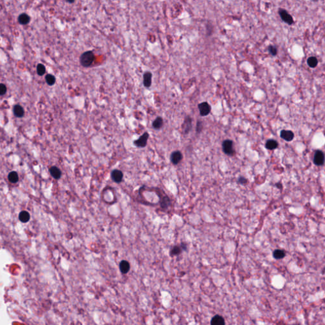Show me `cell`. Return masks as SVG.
I'll return each mask as SVG.
<instances>
[{
    "mask_svg": "<svg viewBox=\"0 0 325 325\" xmlns=\"http://www.w3.org/2000/svg\"><path fill=\"white\" fill-rule=\"evenodd\" d=\"M163 125V120L161 117H157L153 123V127L156 130H159L161 128Z\"/></svg>",
    "mask_w": 325,
    "mask_h": 325,
    "instance_id": "cell-17",
    "label": "cell"
},
{
    "mask_svg": "<svg viewBox=\"0 0 325 325\" xmlns=\"http://www.w3.org/2000/svg\"><path fill=\"white\" fill-rule=\"evenodd\" d=\"M238 182L240 183L241 184H244L247 182V180L246 179H244V177H240L239 179H238Z\"/></svg>",
    "mask_w": 325,
    "mask_h": 325,
    "instance_id": "cell-29",
    "label": "cell"
},
{
    "mask_svg": "<svg viewBox=\"0 0 325 325\" xmlns=\"http://www.w3.org/2000/svg\"><path fill=\"white\" fill-rule=\"evenodd\" d=\"M198 109L199 111V114L201 116H208L211 112V107L209 104L207 102L200 103L198 104Z\"/></svg>",
    "mask_w": 325,
    "mask_h": 325,
    "instance_id": "cell-3",
    "label": "cell"
},
{
    "mask_svg": "<svg viewBox=\"0 0 325 325\" xmlns=\"http://www.w3.org/2000/svg\"><path fill=\"white\" fill-rule=\"evenodd\" d=\"M13 112L15 117L17 118H22L24 115V109L21 105L17 104L14 105L13 109Z\"/></svg>",
    "mask_w": 325,
    "mask_h": 325,
    "instance_id": "cell-10",
    "label": "cell"
},
{
    "mask_svg": "<svg viewBox=\"0 0 325 325\" xmlns=\"http://www.w3.org/2000/svg\"><path fill=\"white\" fill-rule=\"evenodd\" d=\"M36 70L38 75L41 76H43L46 72V68L43 64H38L36 67Z\"/></svg>",
    "mask_w": 325,
    "mask_h": 325,
    "instance_id": "cell-23",
    "label": "cell"
},
{
    "mask_svg": "<svg viewBox=\"0 0 325 325\" xmlns=\"http://www.w3.org/2000/svg\"><path fill=\"white\" fill-rule=\"evenodd\" d=\"M152 73L147 71L144 74L143 84L146 88H149L152 85Z\"/></svg>",
    "mask_w": 325,
    "mask_h": 325,
    "instance_id": "cell-8",
    "label": "cell"
},
{
    "mask_svg": "<svg viewBox=\"0 0 325 325\" xmlns=\"http://www.w3.org/2000/svg\"><path fill=\"white\" fill-rule=\"evenodd\" d=\"M268 50L269 53H271L272 55H276V54H277V49H276V48L274 46H269L268 48Z\"/></svg>",
    "mask_w": 325,
    "mask_h": 325,
    "instance_id": "cell-27",
    "label": "cell"
},
{
    "mask_svg": "<svg viewBox=\"0 0 325 325\" xmlns=\"http://www.w3.org/2000/svg\"><path fill=\"white\" fill-rule=\"evenodd\" d=\"M8 181L12 183H16L18 181V176L16 172H11L8 176Z\"/></svg>",
    "mask_w": 325,
    "mask_h": 325,
    "instance_id": "cell-20",
    "label": "cell"
},
{
    "mask_svg": "<svg viewBox=\"0 0 325 325\" xmlns=\"http://www.w3.org/2000/svg\"><path fill=\"white\" fill-rule=\"evenodd\" d=\"M149 135L147 132H145L142 135H141L139 139L134 141V144L137 147H144L146 146L147 143V140L149 139Z\"/></svg>",
    "mask_w": 325,
    "mask_h": 325,
    "instance_id": "cell-4",
    "label": "cell"
},
{
    "mask_svg": "<svg viewBox=\"0 0 325 325\" xmlns=\"http://www.w3.org/2000/svg\"><path fill=\"white\" fill-rule=\"evenodd\" d=\"M45 81L47 84L49 86L53 85L56 81V79L55 76L50 74H48L45 76Z\"/></svg>",
    "mask_w": 325,
    "mask_h": 325,
    "instance_id": "cell-21",
    "label": "cell"
},
{
    "mask_svg": "<svg viewBox=\"0 0 325 325\" xmlns=\"http://www.w3.org/2000/svg\"><path fill=\"white\" fill-rule=\"evenodd\" d=\"M273 256H274L276 259H281L285 257V253L283 250H276L273 253Z\"/></svg>",
    "mask_w": 325,
    "mask_h": 325,
    "instance_id": "cell-24",
    "label": "cell"
},
{
    "mask_svg": "<svg viewBox=\"0 0 325 325\" xmlns=\"http://www.w3.org/2000/svg\"><path fill=\"white\" fill-rule=\"evenodd\" d=\"M324 161V155L322 151H317L314 156V163L316 165H322Z\"/></svg>",
    "mask_w": 325,
    "mask_h": 325,
    "instance_id": "cell-6",
    "label": "cell"
},
{
    "mask_svg": "<svg viewBox=\"0 0 325 325\" xmlns=\"http://www.w3.org/2000/svg\"><path fill=\"white\" fill-rule=\"evenodd\" d=\"M318 61L315 57H311L307 59V64L311 68H314L317 65Z\"/></svg>",
    "mask_w": 325,
    "mask_h": 325,
    "instance_id": "cell-22",
    "label": "cell"
},
{
    "mask_svg": "<svg viewBox=\"0 0 325 325\" xmlns=\"http://www.w3.org/2000/svg\"><path fill=\"white\" fill-rule=\"evenodd\" d=\"M211 325H225L224 318L220 316H218V315H216V316L212 318L211 321Z\"/></svg>",
    "mask_w": 325,
    "mask_h": 325,
    "instance_id": "cell-14",
    "label": "cell"
},
{
    "mask_svg": "<svg viewBox=\"0 0 325 325\" xmlns=\"http://www.w3.org/2000/svg\"><path fill=\"white\" fill-rule=\"evenodd\" d=\"M130 268V263L127 262V260H122L120 262V269L122 273L123 274H127V273L129 271Z\"/></svg>",
    "mask_w": 325,
    "mask_h": 325,
    "instance_id": "cell-13",
    "label": "cell"
},
{
    "mask_svg": "<svg viewBox=\"0 0 325 325\" xmlns=\"http://www.w3.org/2000/svg\"><path fill=\"white\" fill-rule=\"evenodd\" d=\"M19 220H20L22 222L25 223L30 219V215L26 211H22L20 213H19Z\"/></svg>",
    "mask_w": 325,
    "mask_h": 325,
    "instance_id": "cell-16",
    "label": "cell"
},
{
    "mask_svg": "<svg viewBox=\"0 0 325 325\" xmlns=\"http://www.w3.org/2000/svg\"><path fill=\"white\" fill-rule=\"evenodd\" d=\"M222 149L225 154L228 156H233L234 153L233 142L231 140H226L222 143Z\"/></svg>",
    "mask_w": 325,
    "mask_h": 325,
    "instance_id": "cell-2",
    "label": "cell"
},
{
    "mask_svg": "<svg viewBox=\"0 0 325 325\" xmlns=\"http://www.w3.org/2000/svg\"><path fill=\"white\" fill-rule=\"evenodd\" d=\"M31 21L30 17L25 13H23L19 15L18 17V22L21 25H27Z\"/></svg>",
    "mask_w": 325,
    "mask_h": 325,
    "instance_id": "cell-12",
    "label": "cell"
},
{
    "mask_svg": "<svg viewBox=\"0 0 325 325\" xmlns=\"http://www.w3.org/2000/svg\"><path fill=\"white\" fill-rule=\"evenodd\" d=\"M6 91H7V88H6V85L3 83H1L0 84V95L1 96L5 95Z\"/></svg>",
    "mask_w": 325,
    "mask_h": 325,
    "instance_id": "cell-26",
    "label": "cell"
},
{
    "mask_svg": "<svg viewBox=\"0 0 325 325\" xmlns=\"http://www.w3.org/2000/svg\"><path fill=\"white\" fill-rule=\"evenodd\" d=\"M95 60V55L92 51H86L82 53L79 57V62L81 65L85 67L90 66Z\"/></svg>",
    "mask_w": 325,
    "mask_h": 325,
    "instance_id": "cell-1",
    "label": "cell"
},
{
    "mask_svg": "<svg viewBox=\"0 0 325 325\" xmlns=\"http://www.w3.org/2000/svg\"><path fill=\"white\" fill-rule=\"evenodd\" d=\"M278 144L277 142L274 140H269L267 141L266 144H265V147L267 149H268L269 150H273V149H275L276 148L278 147Z\"/></svg>",
    "mask_w": 325,
    "mask_h": 325,
    "instance_id": "cell-18",
    "label": "cell"
},
{
    "mask_svg": "<svg viewBox=\"0 0 325 325\" xmlns=\"http://www.w3.org/2000/svg\"><path fill=\"white\" fill-rule=\"evenodd\" d=\"M184 124H185L184 131H185V133H189V131L191 130V128H192L191 118H190L189 117L186 118L185 119Z\"/></svg>",
    "mask_w": 325,
    "mask_h": 325,
    "instance_id": "cell-19",
    "label": "cell"
},
{
    "mask_svg": "<svg viewBox=\"0 0 325 325\" xmlns=\"http://www.w3.org/2000/svg\"><path fill=\"white\" fill-rule=\"evenodd\" d=\"M280 135L283 139L286 141H291L294 138V134L291 131L289 130H282L280 133Z\"/></svg>",
    "mask_w": 325,
    "mask_h": 325,
    "instance_id": "cell-11",
    "label": "cell"
},
{
    "mask_svg": "<svg viewBox=\"0 0 325 325\" xmlns=\"http://www.w3.org/2000/svg\"><path fill=\"white\" fill-rule=\"evenodd\" d=\"M170 159H171V161L173 165H177L182 159V154L179 151H175L171 154Z\"/></svg>",
    "mask_w": 325,
    "mask_h": 325,
    "instance_id": "cell-7",
    "label": "cell"
},
{
    "mask_svg": "<svg viewBox=\"0 0 325 325\" xmlns=\"http://www.w3.org/2000/svg\"><path fill=\"white\" fill-rule=\"evenodd\" d=\"M202 122L201 121H198V123H197V131L198 133H199L202 130Z\"/></svg>",
    "mask_w": 325,
    "mask_h": 325,
    "instance_id": "cell-28",
    "label": "cell"
},
{
    "mask_svg": "<svg viewBox=\"0 0 325 325\" xmlns=\"http://www.w3.org/2000/svg\"><path fill=\"white\" fill-rule=\"evenodd\" d=\"M182 246H174L172 248V250H171V252H170V254H171V255H179L180 253L182 252Z\"/></svg>",
    "mask_w": 325,
    "mask_h": 325,
    "instance_id": "cell-25",
    "label": "cell"
},
{
    "mask_svg": "<svg viewBox=\"0 0 325 325\" xmlns=\"http://www.w3.org/2000/svg\"><path fill=\"white\" fill-rule=\"evenodd\" d=\"M111 178L113 181L116 183H120L123 178V174L121 171L119 170H114L111 173Z\"/></svg>",
    "mask_w": 325,
    "mask_h": 325,
    "instance_id": "cell-9",
    "label": "cell"
},
{
    "mask_svg": "<svg viewBox=\"0 0 325 325\" xmlns=\"http://www.w3.org/2000/svg\"><path fill=\"white\" fill-rule=\"evenodd\" d=\"M50 173L54 179H59L61 177V172L59 168L56 166H52L50 169Z\"/></svg>",
    "mask_w": 325,
    "mask_h": 325,
    "instance_id": "cell-15",
    "label": "cell"
},
{
    "mask_svg": "<svg viewBox=\"0 0 325 325\" xmlns=\"http://www.w3.org/2000/svg\"><path fill=\"white\" fill-rule=\"evenodd\" d=\"M279 14L281 17L282 20L286 22V24L291 25L294 23V19H293L291 16L289 15L288 13L286 12L285 10L279 9Z\"/></svg>",
    "mask_w": 325,
    "mask_h": 325,
    "instance_id": "cell-5",
    "label": "cell"
}]
</instances>
